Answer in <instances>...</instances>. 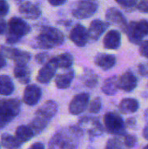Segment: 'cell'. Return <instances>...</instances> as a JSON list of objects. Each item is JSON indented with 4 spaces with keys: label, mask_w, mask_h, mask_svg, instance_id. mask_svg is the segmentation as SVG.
I'll return each mask as SVG.
<instances>
[{
    "label": "cell",
    "mask_w": 148,
    "mask_h": 149,
    "mask_svg": "<svg viewBox=\"0 0 148 149\" xmlns=\"http://www.w3.org/2000/svg\"><path fill=\"white\" fill-rule=\"evenodd\" d=\"M48 58H49V55H48V53H46V52L38 53V54H37L36 57H35V60H36L38 64H41V65H43V64L44 65V64L47 62Z\"/></svg>",
    "instance_id": "e575fe53"
},
{
    "label": "cell",
    "mask_w": 148,
    "mask_h": 149,
    "mask_svg": "<svg viewBox=\"0 0 148 149\" xmlns=\"http://www.w3.org/2000/svg\"><path fill=\"white\" fill-rule=\"evenodd\" d=\"M0 53L10 59H12L16 65H26L31 59V54L25 51H21L17 48H10L2 46L0 47Z\"/></svg>",
    "instance_id": "ba28073f"
},
{
    "label": "cell",
    "mask_w": 148,
    "mask_h": 149,
    "mask_svg": "<svg viewBox=\"0 0 148 149\" xmlns=\"http://www.w3.org/2000/svg\"><path fill=\"white\" fill-rule=\"evenodd\" d=\"M9 4L5 0H0V17H4L9 11Z\"/></svg>",
    "instance_id": "d590c367"
},
{
    "label": "cell",
    "mask_w": 148,
    "mask_h": 149,
    "mask_svg": "<svg viewBox=\"0 0 148 149\" xmlns=\"http://www.w3.org/2000/svg\"><path fill=\"white\" fill-rule=\"evenodd\" d=\"M42 96L40 87L36 85H28L24 92L23 100L28 106H35L38 104Z\"/></svg>",
    "instance_id": "4fadbf2b"
},
{
    "label": "cell",
    "mask_w": 148,
    "mask_h": 149,
    "mask_svg": "<svg viewBox=\"0 0 148 149\" xmlns=\"http://www.w3.org/2000/svg\"><path fill=\"white\" fill-rule=\"evenodd\" d=\"M140 107V103L137 100L132 99V98H126L123 99L120 105L119 109L122 113L128 114V113H133L137 112V110Z\"/></svg>",
    "instance_id": "44dd1931"
},
{
    "label": "cell",
    "mask_w": 148,
    "mask_h": 149,
    "mask_svg": "<svg viewBox=\"0 0 148 149\" xmlns=\"http://www.w3.org/2000/svg\"><path fill=\"white\" fill-rule=\"evenodd\" d=\"M145 119L148 121V108L146 110V112H145Z\"/></svg>",
    "instance_id": "bcb514c9"
},
{
    "label": "cell",
    "mask_w": 148,
    "mask_h": 149,
    "mask_svg": "<svg viewBox=\"0 0 148 149\" xmlns=\"http://www.w3.org/2000/svg\"><path fill=\"white\" fill-rule=\"evenodd\" d=\"M137 9L141 12L148 14V0H141L137 4Z\"/></svg>",
    "instance_id": "74e56055"
},
{
    "label": "cell",
    "mask_w": 148,
    "mask_h": 149,
    "mask_svg": "<svg viewBox=\"0 0 148 149\" xmlns=\"http://www.w3.org/2000/svg\"><path fill=\"white\" fill-rule=\"evenodd\" d=\"M31 28L30 25L22 18L14 17L9 20L8 23V35L6 38V41L8 44H15L18 42V40L25 36Z\"/></svg>",
    "instance_id": "3957f363"
},
{
    "label": "cell",
    "mask_w": 148,
    "mask_h": 149,
    "mask_svg": "<svg viewBox=\"0 0 148 149\" xmlns=\"http://www.w3.org/2000/svg\"><path fill=\"white\" fill-rule=\"evenodd\" d=\"M58 68L68 69L73 64V57L70 53H62L58 57H54Z\"/></svg>",
    "instance_id": "f1b7e54d"
},
{
    "label": "cell",
    "mask_w": 148,
    "mask_h": 149,
    "mask_svg": "<svg viewBox=\"0 0 148 149\" xmlns=\"http://www.w3.org/2000/svg\"><path fill=\"white\" fill-rule=\"evenodd\" d=\"M17 1H19V0H17Z\"/></svg>",
    "instance_id": "c3c4849f"
},
{
    "label": "cell",
    "mask_w": 148,
    "mask_h": 149,
    "mask_svg": "<svg viewBox=\"0 0 148 149\" xmlns=\"http://www.w3.org/2000/svg\"><path fill=\"white\" fill-rule=\"evenodd\" d=\"M6 65V60H5V58L0 53V69H2L3 67H4Z\"/></svg>",
    "instance_id": "ee69618b"
},
{
    "label": "cell",
    "mask_w": 148,
    "mask_h": 149,
    "mask_svg": "<svg viewBox=\"0 0 148 149\" xmlns=\"http://www.w3.org/2000/svg\"><path fill=\"white\" fill-rule=\"evenodd\" d=\"M94 63L97 66L104 71L112 69L116 64V57L112 54L107 53H99L95 58Z\"/></svg>",
    "instance_id": "d6986e66"
},
{
    "label": "cell",
    "mask_w": 148,
    "mask_h": 149,
    "mask_svg": "<svg viewBox=\"0 0 148 149\" xmlns=\"http://www.w3.org/2000/svg\"><path fill=\"white\" fill-rule=\"evenodd\" d=\"M98 10V4L92 0H80L72 10V14L78 19H85L92 17Z\"/></svg>",
    "instance_id": "52a82bcc"
},
{
    "label": "cell",
    "mask_w": 148,
    "mask_h": 149,
    "mask_svg": "<svg viewBox=\"0 0 148 149\" xmlns=\"http://www.w3.org/2000/svg\"><path fill=\"white\" fill-rule=\"evenodd\" d=\"M109 24L103 22L100 19H94L91 24H90V27L88 31V36L90 38H92V40H98L102 34L106 31V30L107 29Z\"/></svg>",
    "instance_id": "ac0fdd59"
},
{
    "label": "cell",
    "mask_w": 148,
    "mask_h": 149,
    "mask_svg": "<svg viewBox=\"0 0 148 149\" xmlns=\"http://www.w3.org/2000/svg\"><path fill=\"white\" fill-rule=\"evenodd\" d=\"M106 19L107 20L108 24L116 25L122 31L126 32L128 24L123 13L118 9L114 7L109 8L106 12Z\"/></svg>",
    "instance_id": "8fae6325"
},
{
    "label": "cell",
    "mask_w": 148,
    "mask_h": 149,
    "mask_svg": "<svg viewBox=\"0 0 148 149\" xmlns=\"http://www.w3.org/2000/svg\"><path fill=\"white\" fill-rule=\"evenodd\" d=\"M33 136H34V133L29 126H24V125L19 126V127H17V128L16 130L15 137L17 139V141L21 144L30 141Z\"/></svg>",
    "instance_id": "cb8c5ba5"
},
{
    "label": "cell",
    "mask_w": 148,
    "mask_h": 149,
    "mask_svg": "<svg viewBox=\"0 0 148 149\" xmlns=\"http://www.w3.org/2000/svg\"><path fill=\"white\" fill-rule=\"evenodd\" d=\"M143 149H148V144L147 145V146H146V147H145V148H144Z\"/></svg>",
    "instance_id": "7dc6e473"
},
{
    "label": "cell",
    "mask_w": 148,
    "mask_h": 149,
    "mask_svg": "<svg viewBox=\"0 0 148 149\" xmlns=\"http://www.w3.org/2000/svg\"><path fill=\"white\" fill-rule=\"evenodd\" d=\"M14 84L8 75H0V94L8 96L14 92Z\"/></svg>",
    "instance_id": "484cf974"
},
{
    "label": "cell",
    "mask_w": 148,
    "mask_h": 149,
    "mask_svg": "<svg viewBox=\"0 0 148 149\" xmlns=\"http://www.w3.org/2000/svg\"><path fill=\"white\" fill-rule=\"evenodd\" d=\"M1 144L6 149H20L22 145L16 137L9 134H3L1 136Z\"/></svg>",
    "instance_id": "4316f807"
},
{
    "label": "cell",
    "mask_w": 148,
    "mask_h": 149,
    "mask_svg": "<svg viewBox=\"0 0 148 149\" xmlns=\"http://www.w3.org/2000/svg\"><path fill=\"white\" fill-rule=\"evenodd\" d=\"M101 90L106 95H114L119 90L118 77L113 76V77H110L107 79H106L102 86Z\"/></svg>",
    "instance_id": "d4e9b609"
},
{
    "label": "cell",
    "mask_w": 148,
    "mask_h": 149,
    "mask_svg": "<svg viewBox=\"0 0 148 149\" xmlns=\"http://www.w3.org/2000/svg\"><path fill=\"white\" fill-rule=\"evenodd\" d=\"M48 123H49V120H44L39 116L35 115V118L31 120V125L29 127L33 131L34 135H38L47 127Z\"/></svg>",
    "instance_id": "83f0119b"
},
{
    "label": "cell",
    "mask_w": 148,
    "mask_h": 149,
    "mask_svg": "<svg viewBox=\"0 0 148 149\" xmlns=\"http://www.w3.org/2000/svg\"><path fill=\"white\" fill-rule=\"evenodd\" d=\"M104 124L106 131L111 134L121 136L126 134V124L122 117L116 113H106L104 116Z\"/></svg>",
    "instance_id": "5b68a950"
},
{
    "label": "cell",
    "mask_w": 148,
    "mask_h": 149,
    "mask_svg": "<svg viewBox=\"0 0 148 149\" xmlns=\"http://www.w3.org/2000/svg\"><path fill=\"white\" fill-rule=\"evenodd\" d=\"M21 109V102L17 99H8L0 100V128L4 127L15 117L18 115Z\"/></svg>",
    "instance_id": "7a4b0ae2"
},
{
    "label": "cell",
    "mask_w": 148,
    "mask_h": 149,
    "mask_svg": "<svg viewBox=\"0 0 148 149\" xmlns=\"http://www.w3.org/2000/svg\"><path fill=\"white\" fill-rule=\"evenodd\" d=\"M106 149H128L125 145L123 135L111 138L107 141Z\"/></svg>",
    "instance_id": "f546056e"
},
{
    "label": "cell",
    "mask_w": 148,
    "mask_h": 149,
    "mask_svg": "<svg viewBox=\"0 0 148 149\" xmlns=\"http://www.w3.org/2000/svg\"><path fill=\"white\" fill-rule=\"evenodd\" d=\"M142 134H143V137H144L146 140H147L148 141V124L146 126V127L144 128Z\"/></svg>",
    "instance_id": "f6af8a7d"
},
{
    "label": "cell",
    "mask_w": 148,
    "mask_h": 149,
    "mask_svg": "<svg viewBox=\"0 0 148 149\" xmlns=\"http://www.w3.org/2000/svg\"><path fill=\"white\" fill-rule=\"evenodd\" d=\"M90 95L86 93L77 94L72 100L69 105V112L72 115H79L82 113L88 107Z\"/></svg>",
    "instance_id": "30bf717a"
},
{
    "label": "cell",
    "mask_w": 148,
    "mask_h": 149,
    "mask_svg": "<svg viewBox=\"0 0 148 149\" xmlns=\"http://www.w3.org/2000/svg\"><path fill=\"white\" fill-rule=\"evenodd\" d=\"M89 36L85 27L80 24H76L70 32V39L79 47H83L86 45Z\"/></svg>",
    "instance_id": "7c38bea8"
},
{
    "label": "cell",
    "mask_w": 148,
    "mask_h": 149,
    "mask_svg": "<svg viewBox=\"0 0 148 149\" xmlns=\"http://www.w3.org/2000/svg\"><path fill=\"white\" fill-rule=\"evenodd\" d=\"M14 76L21 84H28L31 80V72L26 65H16Z\"/></svg>",
    "instance_id": "603a6c76"
},
{
    "label": "cell",
    "mask_w": 148,
    "mask_h": 149,
    "mask_svg": "<svg viewBox=\"0 0 148 149\" xmlns=\"http://www.w3.org/2000/svg\"><path fill=\"white\" fill-rule=\"evenodd\" d=\"M28 149H44V146L41 142H36V143L32 144Z\"/></svg>",
    "instance_id": "60d3db41"
},
{
    "label": "cell",
    "mask_w": 148,
    "mask_h": 149,
    "mask_svg": "<svg viewBox=\"0 0 148 149\" xmlns=\"http://www.w3.org/2000/svg\"><path fill=\"white\" fill-rule=\"evenodd\" d=\"M6 30V23L4 20L0 18V35L3 34Z\"/></svg>",
    "instance_id": "b9f144b4"
},
{
    "label": "cell",
    "mask_w": 148,
    "mask_h": 149,
    "mask_svg": "<svg viewBox=\"0 0 148 149\" xmlns=\"http://www.w3.org/2000/svg\"><path fill=\"white\" fill-rule=\"evenodd\" d=\"M80 135L81 134H73L70 136L66 132L60 131L55 134L49 141V149H75L76 142L74 137Z\"/></svg>",
    "instance_id": "8992f818"
},
{
    "label": "cell",
    "mask_w": 148,
    "mask_h": 149,
    "mask_svg": "<svg viewBox=\"0 0 148 149\" xmlns=\"http://www.w3.org/2000/svg\"><path fill=\"white\" fill-rule=\"evenodd\" d=\"M58 68V67L57 65L55 58H51L38 71L37 80L41 84H48L54 77Z\"/></svg>",
    "instance_id": "9c48e42d"
},
{
    "label": "cell",
    "mask_w": 148,
    "mask_h": 149,
    "mask_svg": "<svg viewBox=\"0 0 148 149\" xmlns=\"http://www.w3.org/2000/svg\"><path fill=\"white\" fill-rule=\"evenodd\" d=\"M83 81H84V84H85L87 87H89V88H93V87H95V86L98 85L99 78H98V76H97L93 72L89 71L88 72H86V73L84 75Z\"/></svg>",
    "instance_id": "4dcf8cb0"
},
{
    "label": "cell",
    "mask_w": 148,
    "mask_h": 149,
    "mask_svg": "<svg viewBox=\"0 0 148 149\" xmlns=\"http://www.w3.org/2000/svg\"><path fill=\"white\" fill-rule=\"evenodd\" d=\"M139 72L143 77H148V63H140L139 65Z\"/></svg>",
    "instance_id": "f35d334b"
},
{
    "label": "cell",
    "mask_w": 148,
    "mask_h": 149,
    "mask_svg": "<svg viewBox=\"0 0 148 149\" xmlns=\"http://www.w3.org/2000/svg\"><path fill=\"white\" fill-rule=\"evenodd\" d=\"M74 79V71L69 69L64 73L57 75L55 79V85L58 89H66L70 86Z\"/></svg>",
    "instance_id": "ffe728a7"
},
{
    "label": "cell",
    "mask_w": 148,
    "mask_h": 149,
    "mask_svg": "<svg viewBox=\"0 0 148 149\" xmlns=\"http://www.w3.org/2000/svg\"><path fill=\"white\" fill-rule=\"evenodd\" d=\"M66 0H48V2L53 6H59L65 3Z\"/></svg>",
    "instance_id": "ab89813d"
},
{
    "label": "cell",
    "mask_w": 148,
    "mask_h": 149,
    "mask_svg": "<svg viewBox=\"0 0 148 149\" xmlns=\"http://www.w3.org/2000/svg\"><path fill=\"white\" fill-rule=\"evenodd\" d=\"M123 140H124V142H125V145L126 146V148L128 149L133 148L136 142H137V138L133 135V134H126V135H124L123 136Z\"/></svg>",
    "instance_id": "d6a6232c"
},
{
    "label": "cell",
    "mask_w": 148,
    "mask_h": 149,
    "mask_svg": "<svg viewBox=\"0 0 148 149\" xmlns=\"http://www.w3.org/2000/svg\"><path fill=\"white\" fill-rule=\"evenodd\" d=\"M85 122H86L88 125H90L88 128V133L91 136H99L103 133V127L100 124L99 120L96 118H90V117H85L81 119Z\"/></svg>",
    "instance_id": "7402d4cb"
},
{
    "label": "cell",
    "mask_w": 148,
    "mask_h": 149,
    "mask_svg": "<svg viewBox=\"0 0 148 149\" xmlns=\"http://www.w3.org/2000/svg\"><path fill=\"white\" fill-rule=\"evenodd\" d=\"M102 107V101L99 97H97L92 100L89 105V113H98Z\"/></svg>",
    "instance_id": "1f68e13d"
},
{
    "label": "cell",
    "mask_w": 148,
    "mask_h": 149,
    "mask_svg": "<svg viewBox=\"0 0 148 149\" xmlns=\"http://www.w3.org/2000/svg\"><path fill=\"white\" fill-rule=\"evenodd\" d=\"M127 127H133L136 124V121H135V119L134 118H130L126 120V122L125 123Z\"/></svg>",
    "instance_id": "7bdbcfd3"
},
{
    "label": "cell",
    "mask_w": 148,
    "mask_h": 149,
    "mask_svg": "<svg viewBox=\"0 0 148 149\" xmlns=\"http://www.w3.org/2000/svg\"><path fill=\"white\" fill-rule=\"evenodd\" d=\"M37 45L43 49H52L64 43L65 36L61 31L51 26H44L36 38Z\"/></svg>",
    "instance_id": "6da1fadb"
},
{
    "label": "cell",
    "mask_w": 148,
    "mask_h": 149,
    "mask_svg": "<svg viewBox=\"0 0 148 149\" xmlns=\"http://www.w3.org/2000/svg\"><path fill=\"white\" fill-rule=\"evenodd\" d=\"M140 53L142 57L148 58V40H145L140 43Z\"/></svg>",
    "instance_id": "8d00e7d4"
},
{
    "label": "cell",
    "mask_w": 148,
    "mask_h": 149,
    "mask_svg": "<svg viewBox=\"0 0 148 149\" xmlns=\"http://www.w3.org/2000/svg\"><path fill=\"white\" fill-rule=\"evenodd\" d=\"M117 3L124 8H133L137 4L138 0H115Z\"/></svg>",
    "instance_id": "836d02e7"
},
{
    "label": "cell",
    "mask_w": 148,
    "mask_h": 149,
    "mask_svg": "<svg viewBox=\"0 0 148 149\" xmlns=\"http://www.w3.org/2000/svg\"><path fill=\"white\" fill-rule=\"evenodd\" d=\"M137 78L130 71L123 73L120 78H118V87L125 92H132L137 86Z\"/></svg>",
    "instance_id": "5bb4252c"
},
{
    "label": "cell",
    "mask_w": 148,
    "mask_h": 149,
    "mask_svg": "<svg viewBox=\"0 0 148 149\" xmlns=\"http://www.w3.org/2000/svg\"><path fill=\"white\" fill-rule=\"evenodd\" d=\"M103 45L106 49L108 50H117L120 48L121 45V34L117 30H111L109 31L104 39Z\"/></svg>",
    "instance_id": "2e32d148"
},
{
    "label": "cell",
    "mask_w": 148,
    "mask_h": 149,
    "mask_svg": "<svg viewBox=\"0 0 148 149\" xmlns=\"http://www.w3.org/2000/svg\"><path fill=\"white\" fill-rule=\"evenodd\" d=\"M18 11L27 19H37L41 16V10L39 7L31 2H25L20 4Z\"/></svg>",
    "instance_id": "e0dca14e"
},
{
    "label": "cell",
    "mask_w": 148,
    "mask_h": 149,
    "mask_svg": "<svg viewBox=\"0 0 148 149\" xmlns=\"http://www.w3.org/2000/svg\"><path fill=\"white\" fill-rule=\"evenodd\" d=\"M58 112V105L53 100H47L44 102L35 113L36 116H39L46 120H50L54 117Z\"/></svg>",
    "instance_id": "9a60e30c"
},
{
    "label": "cell",
    "mask_w": 148,
    "mask_h": 149,
    "mask_svg": "<svg viewBox=\"0 0 148 149\" xmlns=\"http://www.w3.org/2000/svg\"><path fill=\"white\" fill-rule=\"evenodd\" d=\"M126 33L133 44H140L143 38L148 36V21L142 19L138 22L132 21L128 24Z\"/></svg>",
    "instance_id": "277c9868"
}]
</instances>
